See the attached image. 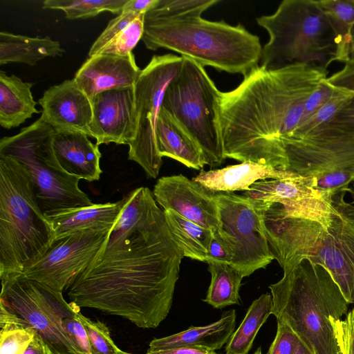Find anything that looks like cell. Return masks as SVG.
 Returning <instances> with one entry per match:
<instances>
[{
  "label": "cell",
  "mask_w": 354,
  "mask_h": 354,
  "mask_svg": "<svg viewBox=\"0 0 354 354\" xmlns=\"http://www.w3.org/2000/svg\"><path fill=\"white\" fill-rule=\"evenodd\" d=\"M243 195L251 199L281 204L287 214L317 221L325 229L331 221L332 198L314 188L313 177L259 180Z\"/></svg>",
  "instance_id": "cell-16"
},
{
  "label": "cell",
  "mask_w": 354,
  "mask_h": 354,
  "mask_svg": "<svg viewBox=\"0 0 354 354\" xmlns=\"http://www.w3.org/2000/svg\"><path fill=\"white\" fill-rule=\"evenodd\" d=\"M64 53L60 43L48 36L31 37L0 32V65L22 63L33 66L44 58L60 57Z\"/></svg>",
  "instance_id": "cell-27"
},
{
  "label": "cell",
  "mask_w": 354,
  "mask_h": 354,
  "mask_svg": "<svg viewBox=\"0 0 354 354\" xmlns=\"http://www.w3.org/2000/svg\"><path fill=\"white\" fill-rule=\"evenodd\" d=\"M169 232L184 257L207 261L213 232L171 209L163 210Z\"/></svg>",
  "instance_id": "cell-28"
},
{
  "label": "cell",
  "mask_w": 354,
  "mask_h": 354,
  "mask_svg": "<svg viewBox=\"0 0 354 354\" xmlns=\"http://www.w3.org/2000/svg\"><path fill=\"white\" fill-rule=\"evenodd\" d=\"M347 192H348L351 196L352 204H354V179L349 185Z\"/></svg>",
  "instance_id": "cell-50"
},
{
  "label": "cell",
  "mask_w": 354,
  "mask_h": 354,
  "mask_svg": "<svg viewBox=\"0 0 354 354\" xmlns=\"http://www.w3.org/2000/svg\"><path fill=\"white\" fill-rule=\"evenodd\" d=\"M128 0H46L45 9L60 10L68 19H86L102 12L120 15Z\"/></svg>",
  "instance_id": "cell-32"
},
{
  "label": "cell",
  "mask_w": 354,
  "mask_h": 354,
  "mask_svg": "<svg viewBox=\"0 0 354 354\" xmlns=\"http://www.w3.org/2000/svg\"><path fill=\"white\" fill-rule=\"evenodd\" d=\"M123 200L102 247L66 290L80 308L155 328L170 311L184 256L149 188H136Z\"/></svg>",
  "instance_id": "cell-1"
},
{
  "label": "cell",
  "mask_w": 354,
  "mask_h": 354,
  "mask_svg": "<svg viewBox=\"0 0 354 354\" xmlns=\"http://www.w3.org/2000/svg\"><path fill=\"white\" fill-rule=\"evenodd\" d=\"M156 142L161 158H171L194 169H203L207 165L196 142L162 107L156 126Z\"/></svg>",
  "instance_id": "cell-24"
},
{
  "label": "cell",
  "mask_w": 354,
  "mask_h": 354,
  "mask_svg": "<svg viewBox=\"0 0 354 354\" xmlns=\"http://www.w3.org/2000/svg\"><path fill=\"white\" fill-rule=\"evenodd\" d=\"M282 142L288 171L313 178L339 172L354 174V131L331 121Z\"/></svg>",
  "instance_id": "cell-12"
},
{
  "label": "cell",
  "mask_w": 354,
  "mask_h": 354,
  "mask_svg": "<svg viewBox=\"0 0 354 354\" xmlns=\"http://www.w3.org/2000/svg\"><path fill=\"white\" fill-rule=\"evenodd\" d=\"M221 354V353H220Z\"/></svg>",
  "instance_id": "cell-54"
},
{
  "label": "cell",
  "mask_w": 354,
  "mask_h": 354,
  "mask_svg": "<svg viewBox=\"0 0 354 354\" xmlns=\"http://www.w3.org/2000/svg\"><path fill=\"white\" fill-rule=\"evenodd\" d=\"M219 0H158L145 15L142 41L151 50L165 48L203 66L243 76L259 65V37L242 24L209 21L202 14Z\"/></svg>",
  "instance_id": "cell-3"
},
{
  "label": "cell",
  "mask_w": 354,
  "mask_h": 354,
  "mask_svg": "<svg viewBox=\"0 0 354 354\" xmlns=\"http://www.w3.org/2000/svg\"><path fill=\"white\" fill-rule=\"evenodd\" d=\"M299 341L286 324L277 322L275 337L266 354H295Z\"/></svg>",
  "instance_id": "cell-39"
},
{
  "label": "cell",
  "mask_w": 354,
  "mask_h": 354,
  "mask_svg": "<svg viewBox=\"0 0 354 354\" xmlns=\"http://www.w3.org/2000/svg\"><path fill=\"white\" fill-rule=\"evenodd\" d=\"M38 103L41 116L55 131H78L91 137L92 104L74 78L49 87Z\"/></svg>",
  "instance_id": "cell-19"
},
{
  "label": "cell",
  "mask_w": 354,
  "mask_h": 354,
  "mask_svg": "<svg viewBox=\"0 0 354 354\" xmlns=\"http://www.w3.org/2000/svg\"><path fill=\"white\" fill-rule=\"evenodd\" d=\"M91 104V137L96 144L129 145L136 131L134 86L99 93Z\"/></svg>",
  "instance_id": "cell-18"
},
{
  "label": "cell",
  "mask_w": 354,
  "mask_h": 354,
  "mask_svg": "<svg viewBox=\"0 0 354 354\" xmlns=\"http://www.w3.org/2000/svg\"><path fill=\"white\" fill-rule=\"evenodd\" d=\"M33 84L0 71V125L3 128L17 127L33 114L40 113L31 92Z\"/></svg>",
  "instance_id": "cell-26"
},
{
  "label": "cell",
  "mask_w": 354,
  "mask_h": 354,
  "mask_svg": "<svg viewBox=\"0 0 354 354\" xmlns=\"http://www.w3.org/2000/svg\"><path fill=\"white\" fill-rule=\"evenodd\" d=\"M269 288L272 315L313 354H342L332 322L348 313L349 304L325 268L305 260Z\"/></svg>",
  "instance_id": "cell-4"
},
{
  "label": "cell",
  "mask_w": 354,
  "mask_h": 354,
  "mask_svg": "<svg viewBox=\"0 0 354 354\" xmlns=\"http://www.w3.org/2000/svg\"><path fill=\"white\" fill-rule=\"evenodd\" d=\"M157 1L158 0H128L123 6L122 12L145 14L156 5Z\"/></svg>",
  "instance_id": "cell-47"
},
{
  "label": "cell",
  "mask_w": 354,
  "mask_h": 354,
  "mask_svg": "<svg viewBox=\"0 0 354 354\" xmlns=\"http://www.w3.org/2000/svg\"><path fill=\"white\" fill-rule=\"evenodd\" d=\"M295 354H313V353L307 348L305 344L299 341L297 349Z\"/></svg>",
  "instance_id": "cell-49"
},
{
  "label": "cell",
  "mask_w": 354,
  "mask_h": 354,
  "mask_svg": "<svg viewBox=\"0 0 354 354\" xmlns=\"http://www.w3.org/2000/svg\"><path fill=\"white\" fill-rule=\"evenodd\" d=\"M183 57L153 55L141 70L134 86L136 131L129 145L128 159L137 162L147 176L156 178L162 163L156 142V126L165 90L180 70Z\"/></svg>",
  "instance_id": "cell-11"
},
{
  "label": "cell",
  "mask_w": 354,
  "mask_h": 354,
  "mask_svg": "<svg viewBox=\"0 0 354 354\" xmlns=\"http://www.w3.org/2000/svg\"><path fill=\"white\" fill-rule=\"evenodd\" d=\"M53 149L62 168L68 174L88 182L100 178L101 152L82 132L55 131Z\"/></svg>",
  "instance_id": "cell-21"
},
{
  "label": "cell",
  "mask_w": 354,
  "mask_h": 354,
  "mask_svg": "<svg viewBox=\"0 0 354 354\" xmlns=\"http://www.w3.org/2000/svg\"><path fill=\"white\" fill-rule=\"evenodd\" d=\"M77 317L84 326L90 342L93 354H117L120 349L111 338L109 328L102 322H94L80 311Z\"/></svg>",
  "instance_id": "cell-36"
},
{
  "label": "cell",
  "mask_w": 354,
  "mask_h": 354,
  "mask_svg": "<svg viewBox=\"0 0 354 354\" xmlns=\"http://www.w3.org/2000/svg\"><path fill=\"white\" fill-rule=\"evenodd\" d=\"M327 73L323 67L302 63L272 69L259 65L234 89L221 92L225 156L287 171L282 140L293 134L306 100Z\"/></svg>",
  "instance_id": "cell-2"
},
{
  "label": "cell",
  "mask_w": 354,
  "mask_h": 354,
  "mask_svg": "<svg viewBox=\"0 0 354 354\" xmlns=\"http://www.w3.org/2000/svg\"><path fill=\"white\" fill-rule=\"evenodd\" d=\"M272 315V295L263 294L249 307L244 319L226 344L225 354H248L263 324Z\"/></svg>",
  "instance_id": "cell-29"
},
{
  "label": "cell",
  "mask_w": 354,
  "mask_h": 354,
  "mask_svg": "<svg viewBox=\"0 0 354 354\" xmlns=\"http://www.w3.org/2000/svg\"><path fill=\"white\" fill-rule=\"evenodd\" d=\"M218 234L232 254L231 266L248 277L274 259L263 216L272 203L251 199L233 192H218Z\"/></svg>",
  "instance_id": "cell-10"
},
{
  "label": "cell",
  "mask_w": 354,
  "mask_h": 354,
  "mask_svg": "<svg viewBox=\"0 0 354 354\" xmlns=\"http://www.w3.org/2000/svg\"><path fill=\"white\" fill-rule=\"evenodd\" d=\"M153 194L164 210L171 209L183 217L218 232V212L214 195L182 174L163 176L154 185Z\"/></svg>",
  "instance_id": "cell-17"
},
{
  "label": "cell",
  "mask_w": 354,
  "mask_h": 354,
  "mask_svg": "<svg viewBox=\"0 0 354 354\" xmlns=\"http://www.w3.org/2000/svg\"><path fill=\"white\" fill-rule=\"evenodd\" d=\"M346 193L332 198L331 221L309 261L325 268L349 304H354V205Z\"/></svg>",
  "instance_id": "cell-14"
},
{
  "label": "cell",
  "mask_w": 354,
  "mask_h": 354,
  "mask_svg": "<svg viewBox=\"0 0 354 354\" xmlns=\"http://www.w3.org/2000/svg\"><path fill=\"white\" fill-rule=\"evenodd\" d=\"M54 134V129L41 116L19 133L0 140V155L13 158L26 171L37 203L47 218L93 204L80 188V179L59 164L53 145Z\"/></svg>",
  "instance_id": "cell-7"
},
{
  "label": "cell",
  "mask_w": 354,
  "mask_h": 354,
  "mask_svg": "<svg viewBox=\"0 0 354 354\" xmlns=\"http://www.w3.org/2000/svg\"><path fill=\"white\" fill-rule=\"evenodd\" d=\"M300 176L288 171H283L270 165L251 161L209 171L201 170L193 180L205 189L214 192H233L248 191L258 180L283 179Z\"/></svg>",
  "instance_id": "cell-22"
},
{
  "label": "cell",
  "mask_w": 354,
  "mask_h": 354,
  "mask_svg": "<svg viewBox=\"0 0 354 354\" xmlns=\"http://www.w3.org/2000/svg\"><path fill=\"white\" fill-rule=\"evenodd\" d=\"M263 221L271 253L283 272L309 261L326 230L317 221L287 214L279 203L267 209Z\"/></svg>",
  "instance_id": "cell-15"
},
{
  "label": "cell",
  "mask_w": 354,
  "mask_h": 354,
  "mask_svg": "<svg viewBox=\"0 0 354 354\" xmlns=\"http://www.w3.org/2000/svg\"><path fill=\"white\" fill-rule=\"evenodd\" d=\"M109 230H84L55 238L43 256L22 273L62 292L92 261Z\"/></svg>",
  "instance_id": "cell-13"
},
{
  "label": "cell",
  "mask_w": 354,
  "mask_h": 354,
  "mask_svg": "<svg viewBox=\"0 0 354 354\" xmlns=\"http://www.w3.org/2000/svg\"><path fill=\"white\" fill-rule=\"evenodd\" d=\"M123 203V198L114 203H93L65 210L48 219L55 239L84 230H110L120 214Z\"/></svg>",
  "instance_id": "cell-25"
},
{
  "label": "cell",
  "mask_w": 354,
  "mask_h": 354,
  "mask_svg": "<svg viewBox=\"0 0 354 354\" xmlns=\"http://www.w3.org/2000/svg\"><path fill=\"white\" fill-rule=\"evenodd\" d=\"M269 35L259 66L272 69L302 63L327 69L338 40L333 26L314 0H284L272 15L256 19Z\"/></svg>",
  "instance_id": "cell-6"
},
{
  "label": "cell",
  "mask_w": 354,
  "mask_h": 354,
  "mask_svg": "<svg viewBox=\"0 0 354 354\" xmlns=\"http://www.w3.org/2000/svg\"><path fill=\"white\" fill-rule=\"evenodd\" d=\"M0 304L33 328L54 354H79L62 322L80 308L67 302L62 292L17 273L1 279Z\"/></svg>",
  "instance_id": "cell-9"
},
{
  "label": "cell",
  "mask_w": 354,
  "mask_h": 354,
  "mask_svg": "<svg viewBox=\"0 0 354 354\" xmlns=\"http://www.w3.org/2000/svg\"><path fill=\"white\" fill-rule=\"evenodd\" d=\"M329 121L354 131V95Z\"/></svg>",
  "instance_id": "cell-45"
},
{
  "label": "cell",
  "mask_w": 354,
  "mask_h": 354,
  "mask_svg": "<svg viewBox=\"0 0 354 354\" xmlns=\"http://www.w3.org/2000/svg\"><path fill=\"white\" fill-rule=\"evenodd\" d=\"M145 354H220L213 351L195 347H176L171 348L152 350L148 348Z\"/></svg>",
  "instance_id": "cell-46"
},
{
  "label": "cell",
  "mask_w": 354,
  "mask_h": 354,
  "mask_svg": "<svg viewBox=\"0 0 354 354\" xmlns=\"http://www.w3.org/2000/svg\"><path fill=\"white\" fill-rule=\"evenodd\" d=\"M353 95L352 93L334 88V93L328 102L310 118L301 123L291 136L305 134L328 122Z\"/></svg>",
  "instance_id": "cell-35"
},
{
  "label": "cell",
  "mask_w": 354,
  "mask_h": 354,
  "mask_svg": "<svg viewBox=\"0 0 354 354\" xmlns=\"http://www.w3.org/2000/svg\"><path fill=\"white\" fill-rule=\"evenodd\" d=\"M353 2H354V0H353Z\"/></svg>",
  "instance_id": "cell-53"
},
{
  "label": "cell",
  "mask_w": 354,
  "mask_h": 354,
  "mask_svg": "<svg viewBox=\"0 0 354 354\" xmlns=\"http://www.w3.org/2000/svg\"><path fill=\"white\" fill-rule=\"evenodd\" d=\"M140 15L141 14L122 11L118 17L111 19L92 44L88 52V57L99 54L113 38L127 27Z\"/></svg>",
  "instance_id": "cell-37"
},
{
  "label": "cell",
  "mask_w": 354,
  "mask_h": 354,
  "mask_svg": "<svg viewBox=\"0 0 354 354\" xmlns=\"http://www.w3.org/2000/svg\"><path fill=\"white\" fill-rule=\"evenodd\" d=\"M328 17L339 39L348 33L354 25V2L353 0L315 1Z\"/></svg>",
  "instance_id": "cell-33"
},
{
  "label": "cell",
  "mask_w": 354,
  "mask_h": 354,
  "mask_svg": "<svg viewBox=\"0 0 354 354\" xmlns=\"http://www.w3.org/2000/svg\"><path fill=\"white\" fill-rule=\"evenodd\" d=\"M254 354H262L261 348H257Z\"/></svg>",
  "instance_id": "cell-51"
},
{
  "label": "cell",
  "mask_w": 354,
  "mask_h": 354,
  "mask_svg": "<svg viewBox=\"0 0 354 354\" xmlns=\"http://www.w3.org/2000/svg\"><path fill=\"white\" fill-rule=\"evenodd\" d=\"M55 239L26 171L0 155V278L23 272L38 261Z\"/></svg>",
  "instance_id": "cell-5"
},
{
  "label": "cell",
  "mask_w": 354,
  "mask_h": 354,
  "mask_svg": "<svg viewBox=\"0 0 354 354\" xmlns=\"http://www.w3.org/2000/svg\"><path fill=\"white\" fill-rule=\"evenodd\" d=\"M62 326L79 354H93L88 335L84 326L77 317V314L64 319Z\"/></svg>",
  "instance_id": "cell-38"
},
{
  "label": "cell",
  "mask_w": 354,
  "mask_h": 354,
  "mask_svg": "<svg viewBox=\"0 0 354 354\" xmlns=\"http://www.w3.org/2000/svg\"><path fill=\"white\" fill-rule=\"evenodd\" d=\"M209 261L229 265L232 261V254L218 232L213 234L211 240L206 262Z\"/></svg>",
  "instance_id": "cell-44"
},
{
  "label": "cell",
  "mask_w": 354,
  "mask_h": 354,
  "mask_svg": "<svg viewBox=\"0 0 354 354\" xmlns=\"http://www.w3.org/2000/svg\"><path fill=\"white\" fill-rule=\"evenodd\" d=\"M211 282L203 301L215 308L239 304V290L243 277L227 263L207 261Z\"/></svg>",
  "instance_id": "cell-30"
},
{
  "label": "cell",
  "mask_w": 354,
  "mask_h": 354,
  "mask_svg": "<svg viewBox=\"0 0 354 354\" xmlns=\"http://www.w3.org/2000/svg\"><path fill=\"white\" fill-rule=\"evenodd\" d=\"M333 62L354 64V25L338 41Z\"/></svg>",
  "instance_id": "cell-43"
},
{
  "label": "cell",
  "mask_w": 354,
  "mask_h": 354,
  "mask_svg": "<svg viewBox=\"0 0 354 354\" xmlns=\"http://www.w3.org/2000/svg\"><path fill=\"white\" fill-rule=\"evenodd\" d=\"M221 94L204 66L183 57L162 104L196 142L210 167L220 165L226 158L220 125Z\"/></svg>",
  "instance_id": "cell-8"
},
{
  "label": "cell",
  "mask_w": 354,
  "mask_h": 354,
  "mask_svg": "<svg viewBox=\"0 0 354 354\" xmlns=\"http://www.w3.org/2000/svg\"><path fill=\"white\" fill-rule=\"evenodd\" d=\"M23 354H54V353L36 333Z\"/></svg>",
  "instance_id": "cell-48"
},
{
  "label": "cell",
  "mask_w": 354,
  "mask_h": 354,
  "mask_svg": "<svg viewBox=\"0 0 354 354\" xmlns=\"http://www.w3.org/2000/svg\"><path fill=\"white\" fill-rule=\"evenodd\" d=\"M145 15L138 16L127 27L113 38L100 53L126 56L142 39L144 33ZM99 53V54H100Z\"/></svg>",
  "instance_id": "cell-34"
},
{
  "label": "cell",
  "mask_w": 354,
  "mask_h": 354,
  "mask_svg": "<svg viewBox=\"0 0 354 354\" xmlns=\"http://www.w3.org/2000/svg\"><path fill=\"white\" fill-rule=\"evenodd\" d=\"M332 323L342 354H354V309L348 312L344 320Z\"/></svg>",
  "instance_id": "cell-40"
},
{
  "label": "cell",
  "mask_w": 354,
  "mask_h": 354,
  "mask_svg": "<svg viewBox=\"0 0 354 354\" xmlns=\"http://www.w3.org/2000/svg\"><path fill=\"white\" fill-rule=\"evenodd\" d=\"M140 72L133 53L126 56L100 53L88 57L73 78L91 102L99 93L133 87Z\"/></svg>",
  "instance_id": "cell-20"
},
{
  "label": "cell",
  "mask_w": 354,
  "mask_h": 354,
  "mask_svg": "<svg viewBox=\"0 0 354 354\" xmlns=\"http://www.w3.org/2000/svg\"><path fill=\"white\" fill-rule=\"evenodd\" d=\"M324 81L333 88L354 93V64H345Z\"/></svg>",
  "instance_id": "cell-42"
},
{
  "label": "cell",
  "mask_w": 354,
  "mask_h": 354,
  "mask_svg": "<svg viewBox=\"0 0 354 354\" xmlns=\"http://www.w3.org/2000/svg\"><path fill=\"white\" fill-rule=\"evenodd\" d=\"M334 88L328 85L324 80L319 86L309 96L304 109L301 120L299 124L315 114L330 98Z\"/></svg>",
  "instance_id": "cell-41"
},
{
  "label": "cell",
  "mask_w": 354,
  "mask_h": 354,
  "mask_svg": "<svg viewBox=\"0 0 354 354\" xmlns=\"http://www.w3.org/2000/svg\"><path fill=\"white\" fill-rule=\"evenodd\" d=\"M117 354H132V353H127V352H124V351H122V350H120V351L118 352Z\"/></svg>",
  "instance_id": "cell-52"
},
{
  "label": "cell",
  "mask_w": 354,
  "mask_h": 354,
  "mask_svg": "<svg viewBox=\"0 0 354 354\" xmlns=\"http://www.w3.org/2000/svg\"><path fill=\"white\" fill-rule=\"evenodd\" d=\"M0 354H23L35 330L0 304Z\"/></svg>",
  "instance_id": "cell-31"
},
{
  "label": "cell",
  "mask_w": 354,
  "mask_h": 354,
  "mask_svg": "<svg viewBox=\"0 0 354 354\" xmlns=\"http://www.w3.org/2000/svg\"><path fill=\"white\" fill-rule=\"evenodd\" d=\"M236 312L234 309L222 314L221 317L208 325L192 326L187 330L160 338L149 343V349L159 350L188 346L213 351L227 344L236 326Z\"/></svg>",
  "instance_id": "cell-23"
}]
</instances>
